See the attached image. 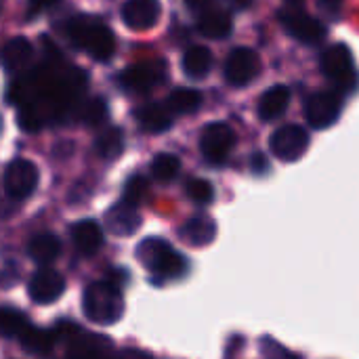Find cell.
Returning a JSON list of instances; mask_svg holds the SVG:
<instances>
[{
    "label": "cell",
    "instance_id": "29",
    "mask_svg": "<svg viewBox=\"0 0 359 359\" xmlns=\"http://www.w3.org/2000/svg\"><path fill=\"white\" fill-rule=\"evenodd\" d=\"M147 191H149L147 179L137 175V177H130V179L126 181V185H124V198H122V200H126L128 204L139 206V204L147 198Z\"/></svg>",
    "mask_w": 359,
    "mask_h": 359
},
{
    "label": "cell",
    "instance_id": "18",
    "mask_svg": "<svg viewBox=\"0 0 359 359\" xmlns=\"http://www.w3.org/2000/svg\"><path fill=\"white\" fill-rule=\"evenodd\" d=\"M290 88L288 86H284V84H276V86H269L263 95H261V99H259V116L263 118V120H276V118H280L286 109H288V105H290Z\"/></svg>",
    "mask_w": 359,
    "mask_h": 359
},
{
    "label": "cell",
    "instance_id": "8",
    "mask_svg": "<svg viewBox=\"0 0 359 359\" xmlns=\"http://www.w3.org/2000/svg\"><path fill=\"white\" fill-rule=\"evenodd\" d=\"M341 116V97L334 90H318L305 103V120L311 128H328Z\"/></svg>",
    "mask_w": 359,
    "mask_h": 359
},
{
    "label": "cell",
    "instance_id": "32",
    "mask_svg": "<svg viewBox=\"0 0 359 359\" xmlns=\"http://www.w3.org/2000/svg\"><path fill=\"white\" fill-rule=\"evenodd\" d=\"M57 0H29L27 2V15L29 17H38L40 13H44L46 8H50Z\"/></svg>",
    "mask_w": 359,
    "mask_h": 359
},
{
    "label": "cell",
    "instance_id": "3",
    "mask_svg": "<svg viewBox=\"0 0 359 359\" xmlns=\"http://www.w3.org/2000/svg\"><path fill=\"white\" fill-rule=\"evenodd\" d=\"M137 259L149 273L164 280H177L187 271L185 257L160 238L143 240L137 248Z\"/></svg>",
    "mask_w": 359,
    "mask_h": 359
},
{
    "label": "cell",
    "instance_id": "2",
    "mask_svg": "<svg viewBox=\"0 0 359 359\" xmlns=\"http://www.w3.org/2000/svg\"><path fill=\"white\" fill-rule=\"evenodd\" d=\"M84 316L99 326L116 324L124 313V299L120 286L114 282H95L86 288L82 301Z\"/></svg>",
    "mask_w": 359,
    "mask_h": 359
},
{
    "label": "cell",
    "instance_id": "24",
    "mask_svg": "<svg viewBox=\"0 0 359 359\" xmlns=\"http://www.w3.org/2000/svg\"><path fill=\"white\" fill-rule=\"evenodd\" d=\"M166 105L172 114L177 116H185V114H194L198 111V107L202 105V95L194 88H175L168 99H166Z\"/></svg>",
    "mask_w": 359,
    "mask_h": 359
},
{
    "label": "cell",
    "instance_id": "17",
    "mask_svg": "<svg viewBox=\"0 0 359 359\" xmlns=\"http://www.w3.org/2000/svg\"><path fill=\"white\" fill-rule=\"evenodd\" d=\"M198 32L204 36V38H210V40H223L231 34V17L229 13L221 11V8H206L204 13H200V19H198Z\"/></svg>",
    "mask_w": 359,
    "mask_h": 359
},
{
    "label": "cell",
    "instance_id": "13",
    "mask_svg": "<svg viewBox=\"0 0 359 359\" xmlns=\"http://www.w3.org/2000/svg\"><path fill=\"white\" fill-rule=\"evenodd\" d=\"M141 225V215L135 204H128L126 200L114 204L105 215V227L120 238L133 236Z\"/></svg>",
    "mask_w": 359,
    "mask_h": 359
},
{
    "label": "cell",
    "instance_id": "30",
    "mask_svg": "<svg viewBox=\"0 0 359 359\" xmlns=\"http://www.w3.org/2000/svg\"><path fill=\"white\" fill-rule=\"evenodd\" d=\"M185 189L189 200H194L196 204H210L215 200V187L204 179H191Z\"/></svg>",
    "mask_w": 359,
    "mask_h": 359
},
{
    "label": "cell",
    "instance_id": "11",
    "mask_svg": "<svg viewBox=\"0 0 359 359\" xmlns=\"http://www.w3.org/2000/svg\"><path fill=\"white\" fill-rule=\"evenodd\" d=\"M280 23L292 38H297L303 44H316L326 36V27L318 19L301 11H282Z\"/></svg>",
    "mask_w": 359,
    "mask_h": 359
},
{
    "label": "cell",
    "instance_id": "4",
    "mask_svg": "<svg viewBox=\"0 0 359 359\" xmlns=\"http://www.w3.org/2000/svg\"><path fill=\"white\" fill-rule=\"evenodd\" d=\"M322 72L341 90H351L358 84L353 55H351L349 46H345V44H332L324 50Z\"/></svg>",
    "mask_w": 359,
    "mask_h": 359
},
{
    "label": "cell",
    "instance_id": "15",
    "mask_svg": "<svg viewBox=\"0 0 359 359\" xmlns=\"http://www.w3.org/2000/svg\"><path fill=\"white\" fill-rule=\"evenodd\" d=\"M0 61H2V67L11 74H19L23 69H27L34 61V48H32L29 40H25L21 36L11 38L0 50Z\"/></svg>",
    "mask_w": 359,
    "mask_h": 359
},
{
    "label": "cell",
    "instance_id": "28",
    "mask_svg": "<svg viewBox=\"0 0 359 359\" xmlns=\"http://www.w3.org/2000/svg\"><path fill=\"white\" fill-rule=\"evenodd\" d=\"M27 328V320L23 313L15 309H0V334L2 337H19Z\"/></svg>",
    "mask_w": 359,
    "mask_h": 359
},
{
    "label": "cell",
    "instance_id": "27",
    "mask_svg": "<svg viewBox=\"0 0 359 359\" xmlns=\"http://www.w3.org/2000/svg\"><path fill=\"white\" fill-rule=\"evenodd\" d=\"M181 170V160L175 154H158L151 162V177L158 183H170Z\"/></svg>",
    "mask_w": 359,
    "mask_h": 359
},
{
    "label": "cell",
    "instance_id": "25",
    "mask_svg": "<svg viewBox=\"0 0 359 359\" xmlns=\"http://www.w3.org/2000/svg\"><path fill=\"white\" fill-rule=\"evenodd\" d=\"M95 149L103 160H116L124 151V133H122V128H118V126L105 128L97 137Z\"/></svg>",
    "mask_w": 359,
    "mask_h": 359
},
{
    "label": "cell",
    "instance_id": "31",
    "mask_svg": "<svg viewBox=\"0 0 359 359\" xmlns=\"http://www.w3.org/2000/svg\"><path fill=\"white\" fill-rule=\"evenodd\" d=\"M17 122H19V128L25 130V133H38L42 128V118L38 116V111L29 105H23L17 114Z\"/></svg>",
    "mask_w": 359,
    "mask_h": 359
},
{
    "label": "cell",
    "instance_id": "22",
    "mask_svg": "<svg viewBox=\"0 0 359 359\" xmlns=\"http://www.w3.org/2000/svg\"><path fill=\"white\" fill-rule=\"evenodd\" d=\"M19 343L21 349L29 355H48L57 343V334L48 332V330H40V328H32L27 326L21 334H19Z\"/></svg>",
    "mask_w": 359,
    "mask_h": 359
},
{
    "label": "cell",
    "instance_id": "19",
    "mask_svg": "<svg viewBox=\"0 0 359 359\" xmlns=\"http://www.w3.org/2000/svg\"><path fill=\"white\" fill-rule=\"evenodd\" d=\"M215 236H217V225H215V221L210 217H204V215L189 219L181 229L183 242L189 244V246H196V248H202V246L210 244L215 240Z\"/></svg>",
    "mask_w": 359,
    "mask_h": 359
},
{
    "label": "cell",
    "instance_id": "36",
    "mask_svg": "<svg viewBox=\"0 0 359 359\" xmlns=\"http://www.w3.org/2000/svg\"><path fill=\"white\" fill-rule=\"evenodd\" d=\"M252 2H255V0H231V4H233L236 8H250Z\"/></svg>",
    "mask_w": 359,
    "mask_h": 359
},
{
    "label": "cell",
    "instance_id": "16",
    "mask_svg": "<svg viewBox=\"0 0 359 359\" xmlns=\"http://www.w3.org/2000/svg\"><path fill=\"white\" fill-rule=\"evenodd\" d=\"M72 242H74L78 252H82L86 257H93L103 246V229L95 219L78 221L72 227Z\"/></svg>",
    "mask_w": 359,
    "mask_h": 359
},
{
    "label": "cell",
    "instance_id": "7",
    "mask_svg": "<svg viewBox=\"0 0 359 359\" xmlns=\"http://www.w3.org/2000/svg\"><path fill=\"white\" fill-rule=\"evenodd\" d=\"M2 185H4V191H6V196L11 200L29 198L38 187V168H36V164H32L29 160H23V158L13 160L4 170Z\"/></svg>",
    "mask_w": 359,
    "mask_h": 359
},
{
    "label": "cell",
    "instance_id": "14",
    "mask_svg": "<svg viewBox=\"0 0 359 359\" xmlns=\"http://www.w3.org/2000/svg\"><path fill=\"white\" fill-rule=\"evenodd\" d=\"M160 11L158 0H128L122 6V21L130 29H149L160 19Z\"/></svg>",
    "mask_w": 359,
    "mask_h": 359
},
{
    "label": "cell",
    "instance_id": "10",
    "mask_svg": "<svg viewBox=\"0 0 359 359\" xmlns=\"http://www.w3.org/2000/svg\"><path fill=\"white\" fill-rule=\"evenodd\" d=\"M29 299L38 305H50L57 299H61V294L65 292V280L59 271L50 269L48 265H44L40 271H36L29 280L27 286Z\"/></svg>",
    "mask_w": 359,
    "mask_h": 359
},
{
    "label": "cell",
    "instance_id": "1",
    "mask_svg": "<svg viewBox=\"0 0 359 359\" xmlns=\"http://www.w3.org/2000/svg\"><path fill=\"white\" fill-rule=\"evenodd\" d=\"M65 32L72 44L90 55L95 61H107L116 53L114 32L97 17L76 15L67 21Z\"/></svg>",
    "mask_w": 359,
    "mask_h": 359
},
{
    "label": "cell",
    "instance_id": "9",
    "mask_svg": "<svg viewBox=\"0 0 359 359\" xmlns=\"http://www.w3.org/2000/svg\"><path fill=\"white\" fill-rule=\"evenodd\" d=\"M261 69V61L257 53L248 46L233 48L225 61V78L231 86H246L250 84Z\"/></svg>",
    "mask_w": 359,
    "mask_h": 359
},
{
    "label": "cell",
    "instance_id": "26",
    "mask_svg": "<svg viewBox=\"0 0 359 359\" xmlns=\"http://www.w3.org/2000/svg\"><path fill=\"white\" fill-rule=\"evenodd\" d=\"M109 118V107H107V101L101 99V97H93L88 99L86 103H82V107L78 109V120L84 124V126H101L105 124V120Z\"/></svg>",
    "mask_w": 359,
    "mask_h": 359
},
{
    "label": "cell",
    "instance_id": "33",
    "mask_svg": "<svg viewBox=\"0 0 359 359\" xmlns=\"http://www.w3.org/2000/svg\"><path fill=\"white\" fill-rule=\"evenodd\" d=\"M250 168H252L255 175H265L269 170V162H267V158L263 154H255L252 160H250Z\"/></svg>",
    "mask_w": 359,
    "mask_h": 359
},
{
    "label": "cell",
    "instance_id": "35",
    "mask_svg": "<svg viewBox=\"0 0 359 359\" xmlns=\"http://www.w3.org/2000/svg\"><path fill=\"white\" fill-rule=\"evenodd\" d=\"M341 4H343V0H320V6L328 13H337L341 8Z\"/></svg>",
    "mask_w": 359,
    "mask_h": 359
},
{
    "label": "cell",
    "instance_id": "34",
    "mask_svg": "<svg viewBox=\"0 0 359 359\" xmlns=\"http://www.w3.org/2000/svg\"><path fill=\"white\" fill-rule=\"evenodd\" d=\"M212 2L215 0H185V6L194 13H204L206 8L212 6Z\"/></svg>",
    "mask_w": 359,
    "mask_h": 359
},
{
    "label": "cell",
    "instance_id": "21",
    "mask_svg": "<svg viewBox=\"0 0 359 359\" xmlns=\"http://www.w3.org/2000/svg\"><path fill=\"white\" fill-rule=\"evenodd\" d=\"M61 252V242L55 233H38L27 244V255L38 265H50Z\"/></svg>",
    "mask_w": 359,
    "mask_h": 359
},
{
    "label": "cell",
    "instance_id": "12",
    "mask_svg": "<svg viewBox=\"0 0 359 359\" xmlns=\"http://www.w3.org/2000/svg\"><path fill=\"white\" fill-rule=\"evenodd\" d=\"M164 72H166V67L162 61L137 63L122 72L120 84L130 93H147L164 80Z\"/></svg>",
    "mask_w": 359,
    "mask_h": 359
},
{
    "label": "cell",
    "instance_id": "23",
    "mask_svg": "<svg viewBox=\"0 0 359 359\" xmlns=\"http://www.w3.org/2000/svg\"><path fill=\"white\" fill-rule=\"evenodd\" d=\"M183 72L189 78H204L212 67V53L206 46H191L183 55Z\"/></svg>",
    "mask_w": 359,
    "mask_h": 359
},
{
    "label": "cell",
    "instance_id": "37",
    "mask_svg": "<svg viewBox=\"0 0 359 359\" xmlns=\"http://www.w3.org/2000/svg\"><path fill=\"white\" fill-rule=\"evenodd\" d=\"M286 2H299V0H286Z\"/></svg>",
    "mask_w": 359,
    "mask_h": 359
},
{
    "label": "cell",
    "instance_id": "5",
    "mask_svg": "<svg viewBox=\"0 0 359 359\" xmlns=\"http://www.w3.org/2000/svg\"><path fill=\"white\" fill-rule=\"evenodd\" d=\"M236 147V133L225 122L208 124L200 135V149L208 164L221 166L227 162L231 149Z\"/></svg>",
    "mask_w": 359,
    "mask_h": 359
},
{
    "label": "cell",
    "instance_id": "20",
    "mask_svg": "<svg viewBox=\"0 0 359 359\" xmlns=\"http://www.w3.org/2000/svg\"><path fill=\"white\" fill-rule=\"evenodd\" d=\"M137 118H139L141 128L145 133H154V135L166 133L172 126V111L168 109V105H158V103L145 105V107H141Z\"/></svg>",
    "mask_w": 359,
    "mask_h": 359
},
{
    "label": "cell",
    "instance_id": "6",
    "mask_svg": "<svg viewBox=\"0 0 359 359\" xmlns=\"http://www.w3.org/2000/svg\"><path fill=\"white\" fill-rule=\"evenodd\" d=\"M271 154L282 162H297L309 147V133L301 124H284L269 139Z\"/></svg>",
    "mask_w": 359,
    "mask_h": 359
}]
</instances>
